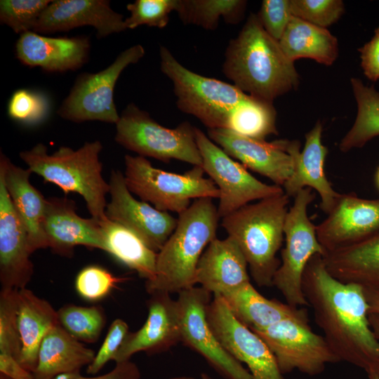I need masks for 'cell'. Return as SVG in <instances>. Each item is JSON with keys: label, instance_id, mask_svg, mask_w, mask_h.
Masks as SVG:
<instances>
[{"label": "cell", "instance_id": "cell-26", "mask_svg": "<svg viewBox=\"0 0 379 379\" xmlns=\"http://www.w3.org/2000/svg\"><path fill=\"white\" fill-rule=\"evenodd\" d=\"M17 322L21 343L18 361L33 373L44 338L59 324L58 312L47 300L25 288L18 291Z\"/></svg>", "mask_w": 379, "mask_h": 379}, {"label": "cell", "instance_id": "cell-39", "mask_svg": "<svg viewBox=\"0 0 379 379\" xmlns=\"http://www.w3.org/2000/svg\"><path fill=\"white\" fill-rule=\"evenodd\" d=\"M176 0H136L126 6L130 16L124 20L127 29H135L140 25L158 28L165 27L169 15L175 11Z\"/></svg>", "mask_w": 379, "mask_h": 379}, {"label": "cell", "instance_id": "cell-12", "mask_svg": "<svg viewBox=\"0 0 379 379\" xmlns=\"http://www.w3.org/2000/svg\"><path fill=\"white\" fill-rule=\"evenodd\" d=\"M195 135L202 159L201 166L220 192L217 206L220 218L253 201L284 192L281 186L268 185L255 178L197 127Z\"/></svg>", "mask_w": 379, "mask_h": 379}, {"label": "cell", "instance_id": "cell-46", "mask_svg": "<svg viewBox=\"0 0 379 379\" xmlns=\"http://www.w3.org/2000/svg\"><path fill=\"white\" fill-rule=\"evenodd\" d=\"M0 373L11 379H35L15 357L4 353H0Z\"/></svg>", "mask_w": 379, "mask_h": 379}, {"label": "cell", "instance_id": "cell-36", "mask_svg": "<svg viewBox=\"0 0 379 379\" xmlns=\"http://www.w3.org/2000/svg\"><path fill=\"white\" fill-rule=\"evenodd\" d=\"M49 0H1L0 21L17 34L32 31Z\"/></svg>", "mask_w": 379, "mask_h": 379}, {"label": "cell", "instance_id": "cell-16", "mask_svg": "<svg viewBox=\"0 0 379 379\" xmlns=\"http://www.w3.org/2000/svg\"><path fill=\"white\" fill-rule=\"evenodd\" d=\"M379 232V199L339 194L327 217L317 225L325 253L363 241Z\"/></svg>", "mask_w": 379, "mask_h": 379}, {"label": "cell", "instance_id": "cell-22", "mask_svg": "<svg viewBox=\"0 0 379 379\" xmlns=\"http://www.w3.org/2000/svg\"><path fill=\"white\" fill-rule=\"evenodd\" d=\"M322 125L318 121L306 133L302 151L300 142L290 141L289 149L294 157L293 172L282 186L284 193L294 197L305 188L314 190L321 199L320 208L326 215L331 211L340 194L326 178L324 166L328 149L321 142Z\"/></svg>", "mask_w": 379, "mask_h": 379}, {"label": "cell", "instance_id": "cell-3", "mask_svg": "<svg viewBox=\"0 0 379 379\" xmlns=\"http://www.w3.org/2000/svg\"><path fill=\"white\" fill-rule=\"evenodd\" d=\"M219 215L211 198L195 199L178 214L176 227L157 253L156 274L145 281L149 293H179L195 286L199 260L216 237Z\"/></svg>", "mask_w": 379, "mask_h": 379}, {"label": "cell", "instance_id": "cell-20", "mask_svg": "<svg viewBox=\"0 0 379 379\" xmlns=\"http://www.w3.org/2000/svg\"><path fill=\"white\" fill-rule=\"evenodd\" d=\"M44 229L48 248L59 255L71 258L77 246L105 251L100 221L79 215L75 201L67 197L47 199Z\"/></svg>", "mask_w": 379, "mask_h": 379}, {"label": "cell", "instance_id": "cell-11", "mask_svg": "<svg viewBox=\"0 0 379 379\" xmlns=\"http://www.w3.org/2000/svg\"><path fill=\"white\" fill-rule=\"evenodd\" d=\"M253 331L268 346L282 373L296 369L314 375L339 361L324 338L312 331L307 312Z\"/></svg>", "mask_w": 379, "mask_h": 379}, {"label": "cell", "instance_id": "cell-43", "mask_svg": "<svg viewBox=\"0 0 379 379\" xmlns=\"http://www.w3.org/2000/svg\"><path fill=\"white\" fill-rule=\"evenodd\" d=\"M128 333V326L126 321L121 319H114L93 361L87 366L86 373L94 375L108 361H113Z\"/></svg>", "mask_w": 379, "mask_h": 379}, {"label": "cell", "instance_id": "cell-50", "mask_svg": "<svg viewBox=\"0 0 379 379\" xmlns=\"http://www.w3.org/2000/svg\"><path fill=\"white\" fill-rule=\"evenodd\" d=\"M168 379H194V378L190 376H179V377H173V378H171Z\"/></svg>", "mask_w": 379, "mask_h": 379}, {"label": "cell", "instance_id": "cell-53", "mask_svg": "<svg viewBox=\"0 0 379 379\" xmlns=\"http://www.w3.org/2000/svg\"><path fill=\"white\" fill-rule=\"evenodd\" d=\"M0 379H11V378L7 377L6 375L0 374Z\"/></svg>", "mask_w": 379, "mask_h": 379}, {"label": "cell", "instance_id": "cell-1", "mask_svg": "<svg viewBox=\"0 0 379 379\" xmlns=\"http://www.w3.org/2000/svg\"><path fill=\"white\" fill-rule=\"evenodd\" d=\"M302 288L323 337L339 361L362 368L368 375H379V340L369 322L364 288L335 279L318 254L305 267Z\"/></svg>", "mask_w": 379, "mask_h": 379}, {"label": "cell", "instance_id": "cell-15", "mask_svg": "<svg viewBox=\"0 0 379 379\" xmlns=\"http://www.w3.org/2000/svg\"><path fill=\"white\" fill-rule=\"evenodd\" d=\"M109 185L110 201L105 208L107 218L134 232L158 253L174 231L177 219L168 212L136 199L119 171H112Z\"/></svg>", "mask_w": 379, "mask_h": 379}, {"label": "cell", "instance_id": "cell-5", "mask_svg": "<svg viewBox=\"0 0 379 379\" xmlns=\"http://www.w3.org/2000/svg\"><path fill=\"white\" fill-rule=\"evenodd\" d=\"M102 149L99 140L86 142L77 149L60 147L52 154L39 143L20 153L27 168L41 178L45 182L58 186L66 194L81 195L91 215L98 221L107 219L106 196L109 182L102 177L100 154Z\"/></svg>", "mask_w": 379, "mask_h": 379}, {"label": "cell", "instance_id": "cell-4", "mask_svg": "<svg viewBox=\"0 0 379 379\" xmlns=\"http://www.w3.org/2000/svg\"><path fill=\"white\" fill-rule=\"evenodd\" d=\"M289 197L283 193L248 204L222 218L221 226L238 244L251 275L260 287L272 286L281 261Z\"/></svg>", "mask_w": 379, "mask_h": 379}, {"label": "cell", "instance_id": "cell-6", "mask_svg": "<svg viewBox=\"0 0 379 379\" xmlns=\"http://www.w3.org/2000/svg\"><path fill=\"white\" fill-rule=\"evenodd\" d=\"M124 164L129 191L159 211L180 214L191 205L192 199L219 198L213 181L204 177L202 166L175 173L154 167L145 157L128 154L124 157Z\"/></svg>", "mask_w": 379, "mask_h": 379}, {"label": "cell", "instance_id": "cell-45", "mask_svg": "<svg viewBox=\"0 0 379 379\" xmlns=\"http://www.w3.org/2000/svg\"><path fill=\"white\" fill-rule=\"evenodd\" d=\"M140 371L138 366L129 361L117 363L109 372L97 376L86 377L80 371L62 373L53 379H140Z\"/></svg>", "mask_w": 379, "mask_h": 379}, {"label": "cell", "instance_id": "cell-23", "mask_svg": "<svg viewBox=\"0 0 379 379\" xmlns=\"http://www.w3.org/2000/svg\"><path fill=\"white\" fill-rule=\"evenodd\" d=\"M90 48L86 36L49 37L28 31L20 34L15 55L25 65L64 72L81 67L88 59Z\"/></svg>", "mask_w": 379, "mask_h": 379}, {"label": "cell", "instance_id": "cell-18", "mask_svg": "<svg viewBox=\"0 0 379 379\" xmlns=\"http://www.w3.org/2000/svg\"><path fill=\"white\" fill-rule=\"evenodd\" d=\"M150 295L146 321L137 331L128 333L114 357L116 364L129 361L139 352L160 353L181 342V319L177 300L165 292Z\"/></svg>", "mask_w": 379, "mask_h": 379}, {"label": "cell", "instance_id": "cell-2", "mask_svg": "<svg viewBox=\"0 0 379 379\" xmlns=\"http://www.w3.org/2000/svg\"><path fill=\"white\" fill-rule=\"evenodd\" d=\"M225 75L245 93L270 102L298 86L299 76L278 41L251 13L225 51Z\"/></svg>", "mask_w": 379, "mask_h": 379}, {"label": "cell", "instance_id": "cell-34", "mask_svg": "<svg viewBox=\"0 0 379 379\" xmlns=\"http://www.w3.org/2000/svg\"><path fill=\"white\" fill-rule=\"evenodd\" d=\"M246 4L241 0H176L175 11L185 24L214 30L220 18L227 23H237Z\"/></svg>", "mask_w": 379, "mask_h": 379}, {"label": "cell", "instance_id": "cell-33", "mask_svg": "<svg viewBox=\"0 0 379 379\" xmlns=\"http://www.w3.org/2000/svg\"><path fill=\"white\" fill-rule=\"evenodd\" d=\"M276 117L272 102L248 95L232 109L225 129L251 138L265 140L270 135L278 134Z\"/></svg>", "mask_w": 379, "mask_h": 379}, {"label": "cell", "instance_id": "cell-37", "mask_svg": "<svg viewBox=\"0 0 379 379\" xmlns=\"http://www.w3.org/2000/svg\"><path fill=\"white\" fill-rule=\"evenodd\" d=\"M17 289H1L0 353L19 359L21 343L17 322Z\"/></svg>", "mask_w": 379, "mask_h": 379}, {"label": "cell", "instance_id": "cell-42", "mask_svg": "<svg viewBox=\"0 0 379 379\" xmlns=\"http://www.w3.org/2000/svg\"><path fill=\"white\" fill-rule=\"evenodd\" d=\"M257 15L265 30L279 41L293 16L291 0H264Z\"/></svg>", "mask_w": 379, "mask_h": 379}, {"label": "cell", "instance_id": "cell-48", "mask_svg": "<svg viewBox=\"0 0 379 379\" xmlns=\"http://www.w3.org/2000/svg\"><path fill=\"white\" fill-rule=\"evenodd\" d=\"M368 319L371 326L376 338L379 340V316L376 314H368Z\"/></svg>", "mask_w": 379, "mask_h": 379}, {"label": "cell", "instance_id": "cell-47", "mask_svg": "<svg viewBox=\"0 0 379 379\" xmlns=\"http://www.w3.org/2000/svg\"><path fill=\"white\" fill-rule=\"evenodd\" d=\"M364 288L369 307V314H376L379 316V287Z\"/></svg>", "mask_w": 379, "mask_h": 379}, {"label": "cell", "instance_id": "cell-10", "mask_svg": "<svg viewBox=\"0 0 379 379\" xmlns=\"http://www.w3.org/2000/svg\"><path fill=\"white\" fill-rule=\"evenodd\" d=\"M145 54V48L136 44L120 53L105 69L79 74L58 114L76 123L100 121L116 124L120 117L114 101L117 81L128 66L137 63Z\"/></svg>", "mask_w": 379, "mask_h": 379}, {"label": "cell", "instance_id": "cell-24", "mask_svg": "<svg viewBox=\"0 0 379 379\" xmlns=\"http://www.w3.org/2000/svg\"><path fill=\"white\" fill-rule=\"evenodd\" d=\"M32 172L0 155V178L28 236L30 251L48 248L44 224L47 199L29 181Z\"/></svg>", "mask_w": 379, "mask_h": 379}, {"label": "cell", "instance_id": "cell-44", "mask_svg": "<svg viewBox=\"0 0 379 379\" xmlns=\"http://www.w3.org/2000/svg\"><path fill=\"white\" fill-rule=\"evenodd\" d=\"M365 76L372 81L379 79V27L372 39L358 49Z\"/></svg>", "mask_w": 379, "mask_h": 379}, {"label": "cell", "instance_id": "cell-32", "mask_svg": "<svg viewBox=\"0 0 379 379\" xmlns=\"http://www.w3.org/2000/svg\"><path fill=\"white\" fill-rule=\"evenodd\" d=\"M353 93L357 104V114L351 128L339 143V149L347 152L364 147L379 135V92L365 86L357 78L351 79Z\"/></svg>", "mask_w": 379, "mask_h": 379}, {"label": "cell", "instance_id": "cell-14", "mask_svg": "<svg viewBox=\"0 0 379 379\" xmlns=\"http://www.w3.org/2000/svg\"><path fill=\"white\" fill-rule=\"evenodd\" d=\"M209 326L225 349L244 363L253 379H284L271 350L232 314L223 298L214 295L206 309Z\"/></svg>", "mask_w": 379, "mask_h": 379}, {"label": "cell", "instance_id": "cell-49", "mask_svg": "<svg viewBox=\"0 0 379 379\" xmlns=\"http://www.w3.org/2000/svg\"><path fill=\"white\" fill-rule=\"evenodd\" d=\"M374 180H375V187L377 190L379 191V166L376 169Z\"/></svg>", "mask_w": 379, "mask_h": 379}, {"label": "cell", "instance_id": "cell-31", "mask_svg": "<svg viewBox=\"0 0 379 379\" xmlns=\"http://www.w3.org/2000/svg\"><path fill=\"white\" fill-rule=\"evenodd\" d=\"M105 251L118 261L135 271L146 281L156 274L157 253L137 234L117 222L100 221Z\"/></svg>", "mask_w": 379, "mask_h": 379}, {"label": "cell", "instance_id": "cell-25", "mask_svg": "<svg viewBox=\"0 0 379 379\" xmlns=\"http://www.w3.org/2000/svg\"><path fill=\"white\" fill-rule=\"evenodd\" d=\"M248 263L230 237L215 238L202 253L195 273V284L213 295H223L250 281Z\"/></svg>", "mask_w": 379, "mask_h": 379}, {"label": "cell", "instance_id": "cell-19", "mask_svg": "<svg viewBox=\"0 0 379 379\" xmlns=\"http://www.w3.org/2000/svg\"><path fill=\"white\" fill-rule=\"evenodd\" d=\"M124 20L108 0H56L44 11L32 31L50 34L91 26L100 39L126 30Z\"/></svg>", "mask_w": 379, "mask_h": 379}, {"label": "cell", "instance_id": "cell-7", "mask_svg": "<svg viewBox=\"0 0 379 379\" xmlns=\"http://www.w3.org/2000/svg\"><path fill=\"white\" fill-rule=\"evenodd\" d=\"M159 56L161 71L173 83L178 109L208 129H225L232 109L248 95L234 85L192 72L165 46H160Z\"/></svg>", "mask_w": 379, "mask_h": 379}, {"label": "cell", "instance_id": "cell-35", "mask_svg": "<svg viewBox=\"0 0 379 379\" xmlns=\"http://www.w3.org/2000/svg\"><path fill=\"white\" fill-rule=\"evenodd\" d=\"M59 324L80 342L95 343L106 324V316L100 306L68 304L58 311Z\"/></svg>", "mask_w": 379, "mask_h": 379}, {"label": "cell", "instance_id": "cell-40", "mask_svg": "<svg viewBox=\"0 0 379 379\" xmlns=\"http://www.w3.org/2000/svg\"><path fill=\"white\" fill-rule=\"evenodd\" d=\"M49 111L48 98L41 93L19 89L11 95L8 114L13 119L27 125L42 122Z\"/></svg>", "mask_w": 379, "mask_h": 379}, {"label": "cell", "instance_id": "cell-29", "mask_svg": "<svg viewBox=\"0 0 379 379\" xmlns=\"http://www.w3.org/2000/svg\"><path fill=\"white\" fill-rule=\"evenodd\" d=\"M221 296L235 318L251 331L267 328L284 319L306 312L305 309L266 298L251 281Z\"/></svg>", "mask_w": 379, "mask_h": 379}, {"label": "cell", "instance_id": "cell-13", "mask_svg": "<svg viewBox=\"0 0 379 379\" xmlns=\"http://www.w3.org/2000/svg\"><path fill=\"white\" fill-rule=\"evenodd\" d=\"M211 293L193 286L180 291L177 301L181 319L182 340L197 352L227 379H253L251 374L222 346L206 317Z\"/></svg>", "mask_w": 379, "mask_h": 379}, {"label": "cell", "instance_id": "cell-21", "mask_svg": "<svg viewBox=\"0 0 379 379\" xmlns=\"http://www.w3.org/2000/svg\"><path fill=\"white\" fill-rule=\"evenodd\" d=\"M31 254L27 233L0 178L1 289L26 288L34 273Z\"/></svg>", "mask_w": 379, "mask_h": 379}, {"label": "cell", "instance_id": "cell-28", "mask_svg": "<svg viewBox=\"0 0 379 379\" xmlns=\"http://www.w3.org/2000/svg\"><path fill=\"white\" fill-rule=\"evenodd\" d=\"M95 355L94 350L74 338L58 324L41 343L34 377L53 379L62 373L80 371L93 361Z\"/></svg>", "mask_w": 379, "mask_h": 379}, {"label": "cell", "instance_id": "cell-41", "mask_svg": "<svg viewBox=\"0 0 379 379\" xmlns=\"http://www.w3.org/2000/svg\"><path fill=\"white\" fill-rule=\"evenodd\" d=\"M292 14L311 24L326 28L344 13L340 0H291Z\"/></svg>", "mask_w": 379, "mask_h": 379}, {"label": "cell", "instance_id": "cell-17", "mask_svg": "<svg viewBox=\"0 0 379 379\" xmlns=\"http://www.w3.org/2000/svg\"><path fill=\"white\" fill-rule=\"evenodd\" d=\"M209 138L245 168L282 187L291 175L294 157L288 140L272 142L251 138L228 129H208Z\"/></svg>", "mask_w": 379, "mask_h": 379}, {"label": "cell", "instance_id": "cell-8", "mask_svg": "<svg viewBox=\"0 0 379 379\" xmlns=\"http://www.w3.org/2000/svg\"><path fill=\"white\" fill-rule=\"evenodd\" d=\"M116 125L115 141L138 156L164 162L179 160L202 166L195 127L185 121L174 128L164 127L134 103L122 111Z\"/></svg>", "mask_w": 379, "mask_h": 379}, {"label": "cell", "instance_id": "cell-38", "mask_svg": "<svg viewBox=\"0 0 379 379\" xmlns=\"http://www.w3.org/2000/svg\"><path fill=\"white\" fill-rule=\"evenodd\" d=\"M123 280L101 266L91 265L78 272L74 286L81 298L96 302L108 295L117 284Z\"/></svg>", "mask_w": 379, "mask_h": 379}, {"label": "cell", "instance_id": "cell-27", "mask_svg": "<svg viewBox=\"0 0 379 379\" xmlns=\"http://www.w3.org/2000/svg\"><path fill=\"white\" fill-rule=\"evenodd\" d=\"M328 272L344 283L379 287V232L356 244L326 253Z\"/></svg>", "mask_w": 379, "mask_h": 379}, {"label": "cell", "instance_id": "cell-9", "mask_svg": "<svg viewBox=\"0 0 379 379\" xmlns=\"http://www.w3.org/2000/svg\"><path fill=\"white\" fill-rule=\"evenodd\" d=\"M314 198L310 188L302 189L294 197L285 219V246L281 251V263L272 280V286L279 291L286 303L296 307L308 305L302 288L308 262L315 255L325 254L317 238V225L307 214L308 206Z\"/></svg>", "mask_w": 379, "mask_h": 379}, {"label": "cell", "instance_id": "cell-51", "mask_svg": "<svg viewBox=\"0 0 379 379\" xmlns=\"http://www.w3.org/2000/svg\"><path fill=\"white\" fill-rule=\"evenodd\" d=\"M368 376L370 379H379V375L375 373H371Z\"/></svg>", "mask_w": 379, "mask_h": 379}, {"label": "cell", "instance_id": "cell-52", "mask_svg": "<svg viewBox=\"0 0 379 379\" xmlns=\"http://www.w3.org/2000/svg\"><path fill=\"white\" fill-rule=\"evenodd\" d=\"M201 379H213V378H211L206 373H202L201 375Z\"/></svg>", "mask_w": 379, "mask_h": 379}, {"label": "cell", "instance_id": "cell-30", "mask_svg": "<svg viewBox=\"0 0 379 379\" xmlns=\"http://www.w3.org/2000/svg\"><path fill=\"white\" fill-rule=\"evenodd\" d=\"M286 57L294 62L310 58L331 65L338 55L337 39L326 29L293 16L279 41Z\"/></svg>", "mask_w": 379, "mask_h": 379}]
</instances>
